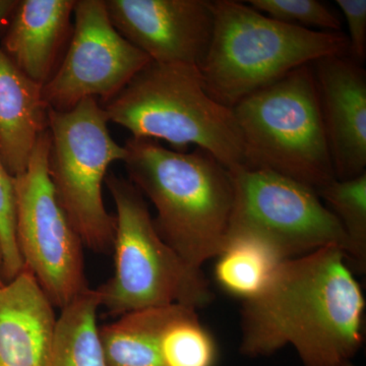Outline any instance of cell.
<instances>
[{"label":"cell","instance_id":"cell-10","mask_svg":"<svg viewBox=\"0 0 366 366\" xmlns=\"http://www.w3.org/2000/svg\"><path fill=\"white\" fill-rule=\"evenodd\" d=\"M69 49L42 88L46 104L56 112L88 98L104 104L151 61L114 28L105 0H76Z\"/></svg>","mask_w":366,"mask_h":366},{"label":"cell","instance_id":"cell-19","mask_svg":"<svg viewBox=\"0 0 366 366\" xmlns=\"http://www.w3.org/2000/svg\"><path fill=\"white\" fill-rule=\"evenodd\" d=\"M164 366H216L215 339L204 327L197 310L173 305L160 341Z\"/></svg>","mask_w":366,"mask_h":366},{"label":"cell","instance_id":"cell-14","mask_svg":"<svg viewBox=\"0 0 366 366\" xmlns=\"http://www.w3.org/2000/svg\"><path fill=\"white\" fill-rule=\"evenodd\" d=\"M76 0H20L4 28L2 50L29 79L44 86L71 33Z\"/></svg>","mask_w":366,"mask_h":366},{"label":"cell","instance_id":"cell-18","mask_svg":"<svg viewBox=\"0 0 366 366\" xmlns=\"http://www.w3.org/2000/svg\"><path fill=\"white\" fill-rule=\"evenodd\" d=\"M100 307L97 289H88L62 308L47 366H108L99 337Z\"/></svg>","mask_w":366,"mask_h":366},{"label":"cell","instance_id":"cell-26","mask_svg":"<svg viewBox=\"0 0 366 366\" xmlns=\"http://www.w3.org/2000/svg\"><path fill=\"white\" fill-rule=\"evenodd\" d=\"M341 366H356V365H353L352 361H347V362L344 363V365H342Z\"/></svg>","mask_w":366,"mask_h":366},{"label":"cell","instance_id":"cell-1","mask_svg":"<svg viewBox=\"0 0 366 366\" xmlns=\"http://www.w3.org/2000/svg\"><path fill=\"white\" fill-rule=\"evenodd\" d=\"M365 310L340 247L285 259L261 295L242 302L240 352L262 357L290 345L305 366H341L362 345Z\"/></svg>","mask_w":366,"mask_h":366},{"label":"cell","instance_id":"cell-5","mask_svg":"<svg viewBox=\"0 0 366 366\" xmlns=\"http://www.w3.org/2000/svg\"><path fill=\"white\" fill-rule=\"evenodd\" d=\"M245 166L317 192L336 179L312 64L289 72L232 108Z\"/></svg>","mask_w":366,"mask_h":366},{"label":"cell","instance_id":"cell-7","mask_svg":"<svg viewBox=\"0 0 366 366\" xmlns=\"http://www.w3.org/2000/svg\"><path fill=\"white\" fill-rule=\"evenodd\" d=\"M107 115L98 100L85 99L66 112L49 109L48 174L55 196L85 247L109 252L114 243L115 216L103 201L109 166L127 157L114 141Z\"/></svg>","mask_w":366,"mask_h":366},{"label":"cell","instance_id":"cell-17","mask_svg":"<svg viewBox=\"0 0 366 366\" xmlns=\"http://www.w3.org/2000/svg\"><path fill=\"white\" fill-rule=\"evenodd\" d=\"M216 259L219 287L242 302L261 295L285 261L268 243L249 236L227 238Z\"/></svg>","mask_w":366,"mask_h":366},{"label":"cell","instance_id":"cell-16","mask_svg":"<svg viewBox=\"0 0 366 366\" xmlns=\"http://www.w3.org/2000/svg\"><path fill=\"white\" fill-rule=\"evenodd\" d=\"M172 305L129 312L99 327L108 366H164L160 341Z\"/></svg>","mask_w":366,"mask_h":366},{"label":"cell","instance_id":"cell-3","mask_svg":"<svg viewBox=\"0 0 366 366\" xmlns=\"http://www.w3.org/2000/svg\"><path fill=\"white\" fill-rule=\"evenodd\" d=\"M213 9L211 42L197 69L207 92L226 107L298 67L348 56L343 33L288 25L235 0H214Z\"/></svg>","mask_w":366,"mask_h":366},{"label":"cell","instance_id":"cell-12","mask_svg":"<svg viewBox=\"0 0 366 366\" xmlns=\"http://www.w3.org/2000/svg\"><path fill=\"white\" fill-rule=\"evenodd\" d=\"M312 66L335 177H360L366 172V72L347 55L324 57Z\"/></svg>","mask_w":366,"mask_h":366},{"label":"cell","instance_id":"cell-13","mask_svg":"<svg viewBox=\"0 0 366 366\" xmlns=\"http://www.w3.org/2000/svg\"><path fill=\"white\" fill-rule=\"evenodd\" d=\"M54 307L25 268L0 286V366H47Z\"/></svg>","mask_w":366,"mask_h":366},{"label":"cell","instance_id":"cell-23","mask_svg":"<svg viewBox=\"0 0 366 366\" xmlns=\"http://www.w3.org/2000/svg\"><path fill=\"white\" fill-rule=\"evenodd\" d=\"M349 30V54L362 66L366 57V0H337Z\"/></svg>","mask_w":366,"mask_h":366},{"label":"cell","instance_id":"cell-25","mask_svg":"<svg viewBox=\"0 0 366 366\" xmlns=\"http://www.w3.org/2000/svg\"><path fill=\"white\" fill-rule=\"evenodd\" d=\"M1 269H2V252H1V247H0V286L4 284V281H2L1 278Z\"/></svg>","mask_w":366,"mask_h":366},{"label":"cell","instance_id":"cell-6","mask_svg":"<svg viewBox=\"0 0 366 366\" xmlns=\"http://www.w3.org/2000/svg\"><path fill=\"white\" fill-rule=\"evenodd\" d=\"M105 183L117 207L115 271L97 289L101 307L122 317L144 308L209 305L212 293L202 269L190 267L164 242L141 192L113 173Z\"/></svg>","mask_w":366,"mask_h":366},{"label":"cell","instance_id":"cell-21","mask_svg":"<svg viewBox=\"0 0 366 366\" xmlns=\"http://www.w3.org/2000/svg\"><path fill=\"white\" fill-rule=\"evenodd\" d=\"M259 13L288 25L340 32L341 21L335 11L317 0H249Z\"/></svg>","mask_w":366,"mask_h":366},{"label":"cell","instance_id":"cell-20","mask_svg":"<svg viewBox=\"0 0 366 366\" xmlns=\"http://www.w3.org/2000/svg\"><path fill=\"white\" fill-rule=\"evenodd\" d=\"M315 192L338 219L345 233L349 266L365 273L366 172L352 179H335Z\"/></svg>","mask_w":366,"mask_h":366},{"label":"cell","instance_id":"cell-9","mask_svg":"<svg viewBox=\"0 0 366 366\" xmlns=\"http://www.w3.org/2000/svg\"><path fill=\"white\" fill-rule=\"evenodd\" d=\"M49 147L47 129L38 139L26 169L14 177L16 236L25 268L53 307L62 310L90 288L83 242L57 201L48 174Z\"/></svg>","mask_w":366,"mask_h":366},{"label":"cell","instance_id":"cell-4","mask_svg":"<svg viewBox=\"0 0 366 366\" xmlns=\"http://www.w3.org/2000/svg\"><path fill=\"white\" fill-rule=\"evenodd\" d=\"M102 107L132 137L161 139L179 152L197 146L228 169L245 166L232 108L209 95L197 66L150 61Z\"/></svg>","mask_w":366,"mask_h":366},{"label":"cell","instance_id":"cell-8","mask_svg":"<svg viewBox=\"0 0 366 366\" xmlns=\"http://www.w3.org/2000/svg\"><path fill=\"white\" fill-rule=\"evenodd\" d=\"M229 171L234 201L226 239L257 238L285 259L327 247L346 252L341 224L314 189L271 171L244 166Z\"/></svg>","mask_w":366,"mask_h":366},{"label":"cell","instance_id":"cell-11","mask_svg":"<svg viewBox=\"0 0 366 366\" xmlns=\"http://www.w3.org/2000/svg\"><path fill=\"white\" fill-rule=\"evenodd\" d=\"M118 32L151 61L199 67L214 26L209 0H105Z\"/></svg>","mask_w":366,"mask_h":366},{"label":"cell","instance_id":"cell-22","mask_svg":"<svg viewBox=\"0 0 366 366\" xmlns=\"http://www.w3.org/2000/svg\"><path fill=\"white\" fill-rule=\"evenodd\" d=\"M16 183L7 170L0 150V247L2 252L1 278L11 282L25 269L16 244Z\"/></svg>","mask_w":366,"mask_h":366},{"label":"cell","instance_id":"cell-24","mask_svg":"<svg viewBox=\"0 0 366 366\" xmlns=\"http://www.w3.org/2000/svg\"><path fill=\"white\" fill-rule=\"evenodd\" d=\"M18 0H0V31L4 30Z\"/></svg>","mask_w":366,"mask_h":366},{"label":"cell","instance_id":"cell-15","mask_svg":"<svg viewBox=\"0 0 366 366\" xmlns=\"http://www.w3.org/2000/svg\"><path fill=\"white\" fill-rule=\"evenodd\" d=\"M42 88L0 46V150L14 177L26 169L38 139L48 129L49 107Z\"/></svg>","mask_w":366,"mask_h":366},{"label":"cell","instance_id":"cell-2","mask_svg":"<svg viewBox=\"0 0 366 366\" xmlns=\"http://www.w3.org/2000/svg\"><path fill=\"white\" fill-rule=\"evenodd\" d=\"M124 148L129 180L155 207L159 235L201 269L227 237L234 201L230 171L202 149L169 150L154 139L132 137Z\"/></svg>","mask_w":366,"mask_h":366}]
</instances>
